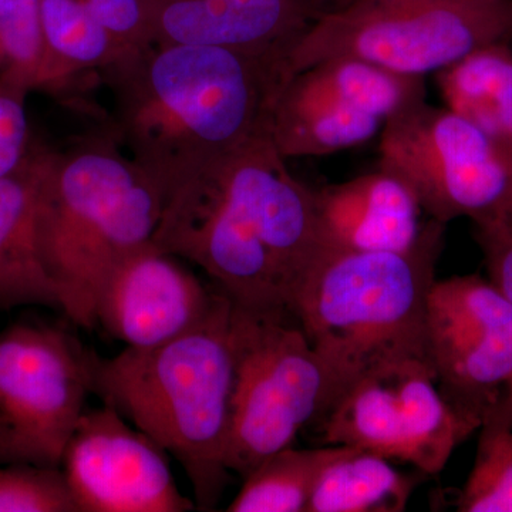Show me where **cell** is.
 <instances>
[{
	"mask_svg": "<svg viewBox=\"0 0 512 512\" xmlns=\"http://www.w3.org/2000/svg\"><path fill=\"white\" fill-rule=\"evenodd\" d=\"M285 56L214 46H150L100 70L113 130L165 195L271 134Z\"/></svg>",
	"mask_w": 512,
	"mask_h": 512,
	"instance_id": "1",
	"label": "cell"
},
{
	"mask_svg": "<svg viewBox=\"0 0 512 512\" xmlns=\"http://www.w3.org/2000/svg\"><path fill=\"white\" fill-rule=\"evenodd\" d=\"M234 301L215 293L210 311L163 345L92 353V393L183 466L195 507L214 511L229 481L225 457L234 384Z\"/></svg>",
	"mask_w": 512,
	"mask_h": 512,
	"instance_id": "2",
	"label": "cell"
},
{
	"mask_svg": "<svg viewBox=\"0 0 512 512\" xmlns=\"http://www.w3.org/2000/svg\"><path fill=\"white\" fill-rule=\"evenodd\" d=\"M444 229L441 222H426L419 242L407 251L323 248L303 275L289 311L328 372L329 404L377 366L429 360L427 301Z\"/></svg>",
	"mask_w": 512,
	"mask_h": 512,
	"instance_id": "3",
	"label": "cell"
},
{
	"mask_svg": "<svg viewBox=\"0 0 512 512\" xmlns=\"http://www.w3.org/2000/svg\"><path fill=\"white\" fill-rule=\"evenodd\" d=\"M164 200L163 187L121 153L117 138L90 136L53 153L37 204V248L77 326L97 325L107 276L151 241Z\"/></svg>",
	"mask_w": 512,
	"mask_h": 512,
	"instance_id": "4",
	"label": "cell"
},
{
	"mask_svg": "<svg viewBox=\"0 0 512 512\" xmlns=\"http://www.w3.org/2000/svg\"><path fill=\"white\" fill-rule=\"evenodd\" d=\"M512 40V0H352L328 10L285 57V80L333 57L426 77Z\"/></svg>",
	"mask_w": 512,
	"mask_h": 512,
	"instance_id": "5",
	"label": "cell"
},
{
	"mask_svg": "<svg viewBox=\"0 0 512 512\" xmlns=\"http://www.w3.org/2000/svg\"><path fill=\"white\" fill-rule=\"evenodd\" d=\"M289 315L235 302L232 308L234 384L225 464L244 478L272 454L292 447L299 431L329 404L328 372Z\"/></svg>",
	"mask_w": 512,
	"mask_h": 512,
	"instance_id": "6",
	"label": "cell"
},
{
	"mask_svg": "<svg viewBox=\"0 0 512 512\" xmlns=\"http://www.w3.org/2000/svg\"><path fill=\"white\" fill-rule=\"evenodd\" d=\"M151 241L200 266L237 305L289 311L291 288L269 247L264 218L235 175L205 167L174 187Z\"/></svg>",
	"mask_w": 512,
	"mask_h": 512,
	"instance_id": "7",
	"label": "cell"
},
{
	"mask_svg": "<svg viewBox=\"0 0 512 512\" xmlns=\"http://www.w3.org/2000/svg\"><path fill=\"white\" fill-rule=\"evenodd\" d=\"M379 168L413 192L430 220L500 221L512 208V163L480 128L427 101L380 131Z\"/></svg>",
	"mask_w": 512,
	"mask_h": 512,
	"instance_id": "8",
	"label": "cell"
},
{
	"mask_svg": "<svg viewBox=\"0 0 512 512\" xmlns=\"http://www.w3.org/2000/svg\"><path fill=\"white\" fill-rule=\"evenodd\" d=\"M322 443L379 454L436 476L480 429L450 404L426 359L384 363L363 373L318 420Z\"/></svg>",
	"mask_w": 512,
	"mask_h": 512,
	"instance_id": "9",
	"label": "cell"
},
{
	"mask_svg": "<svg viewBox=\"0 0 512 512\" xmlns=\"http://www.w3.org/2000/svg\"><path fill=\"white\" fill-rule=\"evenodd\" d=\"M90 362L92 353L52 326L0 330V466L62 468L92 393Z\"/></svg>",
	"mask_w": 512,
	"mask_h": 512,
	"instance_id": "10",
	"label": "cell"
},
{
	"mask_svg": "<svg viewBox=\"0 0 512 512\" xmlns=\"http://www.w3.org/2000/svg\"><path fill=\"white\" fill-rule=\"evenodd\" d=\"M426 345L444 397L471 419L512 403V302L480 275L436 279L426 315Z\"/></svg>",
	"mask_w": 512,
	"mask_h": 512,
	"instance_id": "11",
	"label": "cell"
},
{
	"mask_svg": "<svg viewBox=\"0 0 512 512\" xmlns=\"http://www.w3.org/2000/svg\"><path fill=\"white\" fill-rule=\"evenodd\" d=\"M62 470L80 512L197 510L178 491L164 448L109 404L82 414Z\"/></svg>",
	"mask_w": 512,
	"mask_h": 512,
	"instance_id": "12",
	"label": "cell"
},
{
	"mask_svg": "<svg viewBox=\"0 0 512 512\" xmlns=\"http://www.w3.org/2000/svg\"><path fill=\"white\" fill-rule=\"evenodd\" d=\"M215 293L177 256L150 241L107 276L96 322L127 348H154L194 328L210 311Z\"/></svg>",
	"mask_w": 512,
	"mask_h": 512,
	"instance_id": "13",
	"label": "cell"
},
{
	"mask_svg": "<svg viewBox=\"0 0 512 512\" xmlns=\"http://www.w3.org/2000/svg\"><path fill=\"white\" fill-rule=\"evenodd\" d=\"M154 45L288 55L326 12L322 0H141Z\"/></svg>",
	"mask_w": 512,
	"mask_h": 512,
	"instance_id": "14",
	"label": "cell"
},
{
	"mask_svg": "<svg viewBox=\"0 0 512 512\" xmlns=\"http://www.w3.org/2000/svg\"><path fill=\"white\" fill-rule=\"evenodd\" d=\"M323 247L343 251H407L424 231L413 192L380 170L315 190Z\"/></svg>",
	"mask_w": 512,
	"mask_h": 512,
	"instance_id": "15",
	"label": "cell"
},
{
	"mask_svg": "<svg viewBox=\"0 0 512 512\" xmlns=\"http://www.w3.org/2000/svg\"><path fill=\"white\" fill-rule=\"evenodd\" d=\"M53 153L32 144L22 164L0 178V311L43 306L63 312L36 238L37 204Z\"/></svg>",
	"mask_w": 512,
	"mask_h": 512,
	"instance_id": "16",
	"label": "cell"
},
{
	"mask_svg": "<svg viewBox=\"0 0 512 512\" xmlns=\"http://www.w3.org/2000/svg\"><path fill=\"white\" fill-rule=\"evenodd\" d=\"M384 121L340 101L306 92L288 79L279 87L271 114V137L282 157H320L372 140Z\"/></svg>",
	"mask_w": 512,
	"mask_h": 512,
	"instance_id": "17",
	"label": "cell"
},
{
	"mask_svg": "<svg viewBox=\"0 0 512 512\" xmlns=\"http://www.w3.org/2000/svg\"><path fill=\"white\" fill-rule=\"evenodd\" d=\"M444 106L473 123L512 163V46L498 42L434 74Z\"/></svg>",
	"mask_w": 512,
	"mask_h": 512,
	"instance_id": "18",
	"label": "cell"
},
{
	"mask_svg": "<svg viewBox=\"0 0 512 512\" xmlns=\"http://www.w3.org/2000/svg\"><path fill=\"white\" fill-rule=\"evenodd\" d=\"M289 79L308 92L340 101L384 123L426 101L424 77L394 73L356 57L323 60Z\"/></svg>",
	"mask_w": 512,
	"mask_h": 512,
	"instance_id": "19",
	"label": "cell"
},
{
	"mask_svg": "<svg viewBox=\"0 0 512 512\" xmlns=\"http://www.w3.org/2000/svg\"><path fill=\"white\" fill-rule=\"evenodd\" d=\"M417 483L387 458L349 447L320 477L306 512H403Z\"/></svg>",
	"mask_w": 512,
	"mask_h": 512,
	"instance_id": "20",
	"label": "cell"
},
{
	"mask_svg": "<svg viewBox=\"0 0 512 512\" xmlns=\"http://www.w3.org/2000/svg\"><path fill=\"white\" fill-rule=\"evenodd\" d=\"M349 447L312 450L288 447L262 461L245 483L228 512H306L313 491L326 468Z\"/></svg>",
	"mask_w": 512,
	"mask_h": 512,
	"instance_id": "21",
	"label": "cell"
},
{
	"mask_svg": "<svg viewBox=\"0 0 512 512\" xmlns=\"http://www.w3.org/2000/svg\"><path fill=\"white\" fill-rule=\"evenodd\" d=\"M0 74L29 93L53 96L67 93L76 82L47 43L39 0H0Z\"/></svg>",
	"mask_w": 512,
	"mask_h": 512,
	"instance_id": "22",
	"label": "cell"
},
{
	"mask_svg": "<svg viewBox=\"0 0 512 512\" xmlns=\"http://www.w3.org/2000/svg\"><path fill=\"white\" fill-rule=\"evenodd\" d=\"M476 460L458 497L460 512H512V403L505 397L481 423Z\"/></svg>",
	"mask_w": 512,
	"mask_h": 512,
	"instance_id": "23",
	"label": "cell"
},
{
	"mask_svg": "<svg viewBox=\"0 0 512 512\" xmlns=\"http://www.w3.org/2000/svg\"><path fill=\"white\" fill-rule=\"evenodd\" d=\"M47 43L57 62L77 79L87 70H103L126 52L94 22L87 0H39Z\"/></svg>",
	"mask_w": 512,
	"mask_h": 512,
	"instance_id": "24",
	"label": "cell"
},
{
	"mask_svg": "<svg viewBox=\"0 0 512 512\" xmlns=\"http://www.w3.org/2000/svg\"><path fill=\"white\" fill-rule=\"evenodd\" d=\"M0 512H80L62 468L0 466Z\"/></svg>",
	"mask_w": 512,
	"mask_h": 512,
	"instance_id": "25",
	"label": "cell"
},
{
	"mask_svg": "<svg viewBox=\"0 0 512 512\" xmlns=\"http://www.w3.org/2000/svg\"><path fill=\"white\" fill-rule=\"evenodd\" d=\"M28 94L25 87L0 74V178L15 171L32 148Z\"/></svg>",
	"mask_w": 512,
	"mask_h": 512,
	"instance_id": "26",
	"label": "cell"
},
{
	"mask_svg": "<svg viewBox=\"0 0 512 512\" xmlns=\"http://www.w3.org/2000/svg\"><path fill=\"white\" fill-rule=\"evenodd\" d=\"M94 22L123 52L154 46L153 30L141 0H87Z\"/></svg>",
	"mask_w": 512,
	"mask_h": 512,
	"instance_id": "27",
	"label": "cell"
},
{
	"mask_svg": "<svg viewBox=\"0 0 512 512\" xmlns=\"http://www.w3.org/2000/svg\"><path fill=\"white\" fill-rule=\"evenodd\" d=\"M491 281L512 302V231L500 222L476 225Z\"/></svg>",
	"mask_w": 512,
	"mask_h": 512,
	"instance_id": "28",
	"label": "cell"
},
{
	"mask_svg": "<svg viewBox=\"0 0 512 512\" xmlns=\"http://www.w3.org/2000/svg\"><path fill=\"white\" fill-rule=\"evenodd\" d=\"M352 0H322L323 6L328 10H336L343 8V6L349 5Z\"/></svg>",
	"mask_w": 512,
	"mask_h": 512,
	"instance_id": "29",
	"label": "cell"
},
{
	"mask_svg": "<svg viewBox=\"0 0 512 512\" xmlns=\"http://www.w3.org/2000/svg\"><path fill=\"white\" fill-rule=\"evenodd\" d=\"M495 222H500V224H503L505 228H508L510 231H512V208L507 212V214L504 215V218H501L500 221Z\"/></svg>",
	"mask_w": 512,
	"mask_h": 512,
	"instance_id": "30",
	"label": "cell"
},
{
	"mask_svg": "<svg viewBox=\"0 0 512 512\" xmlns=\"http://www.w3.org/2000/svg\"><path fill=\"white\" fill-rule=\"evenodd\" d=\"M511 46H512V40H511Z\"/></svg>",
	"mask_w": 512,
	"mask_h": 512,
	"instance_id": "31",
	"label": "cell"
}]
</instances>
